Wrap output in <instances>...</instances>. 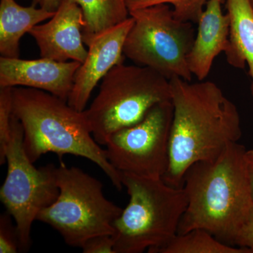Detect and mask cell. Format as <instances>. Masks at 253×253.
Listing matches in <instances>:
<instances>
[{
    "label": "cell",
    "mask_w": 253,
    "mask_h": 253,
    "mask_svg": "<svg viewBox=\"0 0 253 253\" xmlns=\"http://www.w3.org/2000/svg\"><path fill=\"white\" fill-rule=\"evenodd\" d=\"M156 253H252L249 249L224 244L204 229L176 234Z\"/></svg>",
    "instance_id": "cell-17"
},
{
    "label": "cell",
    "mask_w": 253,
    "mask_h": 253,
    "mask_svg": "<svg viewBox=\"0 0 253 253\" xmlns=\"http://www.w3.org/2000/svg\"><path fill=\"white\" fill-rule=\"evenodd\" d=\"M9 213L0 217V253H16L21 251L16 224H13Z\"/></svg>",
    "instance_id": "cell-20"
},
{
    "label": "cell",
    "mask_w": 253,
    "mask_h": 253,
    "mask_svg": "<svg viewBox=\"0 0 253 253\" xmlns=\"http://www.w3.org/2000/svg\"><path fill=\"white\" fill-rule=\"evenodd\" d=\"M172 101L154 105L139 122L110 136L106 157L120 173L163 178L169 166Z\"/></svg>",
    "instance_id": "cell-9"
},
{
    "label": "cell",
    "mask_w": 253,
    "mask_h": 253,
    "mask_svg": "<svg viewBox=\"0 0 253 253\" xmlns=\"http://www.w3.org/2000/svg\"><path fill=\"white\" fill-rule=\"evenodd\" d=\"M225 7L230 18L226 61L239 69H244L247 63L253 98V8L249 0H226Z\"/></svg>",
    "instance_id": "cell-15"
},
{
    "label": "cell",
    "mask_w": 253,
    "mask_h": 253,
    "mask_svg": "<svg viewBox=\"0 0 253 253\" xmlns=\"http://www.w3.org/2000/svg\"><path fill=\"white\" fill-rule=\"evenodd\" d=\"M170 82L154 70L119 63L101 80L84 116L99 145L123 128L141 121L154 105L170 101Z\"/></svg>",
    "instance_id": "cell-5"
},
{
    "label": "cell",
    "mask_w": 253,
    "mask_h": 253,
    "mask_svg": "<svg viewBox=\"0 0 253 253\" xmlns=\"http://www.w3.org/2000/svg\"><path fill=\"white\" fill-rule=\"evenodd\" d=\"M134 23L125 41V57L154 70L170 81H192L187 58L196 31L194 23L176 19L168 4L131 10Z\"/></svg>",
    "instance_id": "cell-7"
},
{
    "label": "cell",
    "mask_w": 253,
    "mask_h": 253,
    "mask_svg": "<svg viewBox=\"0 0 253 253\" xmlns=\"http://www.w3.org/2000/svg\"><path fill=\"white\" fill-rule=\"evenodd\" d=\"M56 181L57 199L37 220L51 226L72 247L81 248L94 236L113 235V223L123 209L106 199L101 181L63 163L56 167Z\"/></svg>",
    "instance_id": "cell-6"
},
{
    "label": "cell",
    "mask_w": 253,
    "mask_h": 253,
    "mask_svg": "<svg viewBox=\"0 0 253 253\" xmlns=\"http://www.w3.org/2000/svg\"><path fill=\"white\" fill-rule=\"evenodd\" d=\"M223 0H209L198 24L192 49L188 56L190 71L199 81L208 77L218 55L229 46L230 18L221 8Z\"/></svg>",
    "instance_id": "cell-13"
},
{
    "label": "cell",
    "mask_w": 253,
    "mask_h": 253,
    "mask_svg": "<svg viewBox=\"0 0 253 253\" xmlns=\"http://www.w3.org/2000/svg\"><path fill=\"white\" fill-rule=\"evenodd\" d=\"M7 173L0 189V200L14 219L21 251L31 246V231L38 214L49 207L59 194L56 167H35L23 146L22 125L13 113L11 137L6 153Z\"/></svg>",
    "instance_id": "cell-8"
},
{
    "label": "cell",
    "mask_w": 253,
    "mask_h": 253,
    "mask_svg": "<svg viewBox=\"0 0 253 253\" xmlns=\"http://www.w3.org/2000/svg\"><path fill=\"white\" fill-rule=\"evenodd\" d=\"M13 116L12 87H0V165L6 163Z\"/></svg>",
    "instance_id": "cell-19"
},
{
    "label": "cell",
    "mask_w": 253,
    "mask_h": 253,
    "mask_svg": "<svg viewBox=\"0 0 253 253\" xmlns=\"http://www.w3.org/2000/svg\"><path fill=\"white\" fill-rule=\"evenodd\" d=\"M84 253H115L112 235H99L88 239L81 247Z\"/></svg>",
    "instance_id": "cell-21"
},
{
    "label": "cell",
    "mask_w": 253,
    "mask_h": 253,
    "mask_svg": "<svg viewBox=\"0 0 253 253\" xmlns=\"http://www.w3.org/2000/svg\"><path fill=\"white\" fill-rule=\"evenodd\" d=\"M82 63L42 58L0 57V87L24 86L50 93L67 101Z\"/></svg>",
    "instance_id": "cell-12"
},
{
    "label": "cell",
    "mask_w": 253,
    "mask_h": 253,
    "mask_svg": "<svg viewBox=\"0 0 253 253\" xmlns=\"http://www.w3.org/2000/svg\"><path fill=\"white\" fill-rule=\"evenodd\" d=\"M54 14L33 4L21 6L16 0H0L1 56L19 58L22 37L37 25L50 19Z\"/></svg>",
    "instance_id": "cell-14"
},
{
    "label": "cell",
    "mask_w": 253,
    "mask_h": 253,
    "mask_svg": "<svg viewBox=\"0 0 253 253\" xmlns=\"http://www.w3.org/2000/svg\"><path fill=\"white\" fill-rule=\"evenodd\" d=\"M208 1L209 0H126V3L129 11L154 5L169 4L172 5L173 14L176 19L197 24Z\"/></svg>",
    "instance_id": "cell-18"
},
{
    "label": "cell",
    "mask_w": 253,
    "mask_h": 253,
    "mask_svg": "<svg viewBox=\"0 0 253 253\" xmlns=\"http://www.w3.org/2000/svg\"><path fill=\"white\" fill-rule=\"evenodd\" d=\"M173 119L169 166L163 180L183 186L186 170L199 161H213L242 136L237 107L211 81L171 79Z\"/></svg>",
    "instance_id": "cell-1"
},
{
    "label": "cell",
    "mask_w": 253,
    "mask_h": 253,
    "mask_svg": "<svg viewBox=\"0 0 253 253\" xmlns=\"http://www.w3.org/2000/svg\"><path fill=\"white\" fill-rule=\"evenodd\" d=\"M247 150L233 143L213 161H199L186 170L187 197L177 234L204 229L224 244L236 239L253 207L246 168Z\"/></svg>",
    "instance_id": "cell-2"
},
{
    "label": "cell",
    "mask_w": 253,
    "mask_h": 253,
    "mask_svg": "<svg viewBox=\"0 0 253 253\" xmlns=\"http://www.w3.org/2000/svg\"><path fill=\"white\" fill-rule=\"evenodd\" d=\"M84 16L83 42L86 46L93 38L129 18L126 0H76Z\"/></svg>",
    "instance_id": "cell-16"
},
{
    "label": "cell",
    "mask_w": 253,
    "mask_h": 253,
    "mask_svg": "<svg viewBox=\"0 0 253 253\" xmlns=\"http://www.w3.org/2000/svg\"><path fill=\"white\" fill-rule=\"evenodd\" d=\"M121 174L129 202L113 223L115 253H156L177 234L185 191L162 178Z\"/></svg>",
    "instance_id": "cell-4"
},
{
    "label": "cell",
    "mask_w": 253,
    "mask_h": 253,
    "mask_svg": "<svg viewBox=\"0 0 253 253\" xmlns=\"http://www.w3.org/2000/svg\"><path fill=\"white\" fill-rule=\"evenodd\" d=\"M236 246L249 249L253 253V207L236 239Z\"/></svg>",
    "instance_id": "cell-22"
},
{
    "label": "cell",
    "mask_w": 253,
    "mask_h": 253,
    "mask_svg": "<svg viewBox=\"0 0 253 253\" xmlns=\"http://www.w3.org/2000/svg\"><path fill=\"white\" fill-rule=\"evenodd\" d=\"M84 24L76 0H62L49 21L37 25L28 34L36 41L42 58L83 63L87 55L83 38Z\"/></svg>",
    "instance_id": "cell-11"
},
{
    "label": "cell",
    "mask_w": 253,
    "mask_h": 253,
    "mask_svg": "<svg viewBox=\"0 0 253 253\" xmlns=\"http://www.w3.org/2000/svg\"><path fill=\"white\" fill-rule=\"evenodd\" d=\"M246 163L250 188H251V196H252L253 201V149L246 151Z\"/></svg>",
    "instance_id": "cell-24"
},
{
    "label": "cell",
    "mask_w": 253,
    "mask_h": 253,
    "mask_svg": "<svg viewBox=\"0 0 253 253\" xmlns=\"http://www.w3.org/2000/svg\"><path fill=\"white\" fill-rule=\"evenodd\" d=\"M62 0H33L32 4L51 12H56Z\"/></svg>",
    "instance_id": "cell-23"
},
{
    "label": "cell",
    "mask_w": 253,
    "mask_h": 253,
    "mask_svg": "<svg viewBox=\"0 0 253 253\" xmlns=\"http://www.w3.org/2000/svg\"><path fill=\"white\" fill-rule=\"evenodd\" d=\"M13 113L22 125L23 146L33 163L47 153L73 155L95 163L113 185L123 189L121 173L113 167L91 134L83 111L46 91L12 87Z\"/></svg>",
    "instance_id": "cell-3"
},
{
    "label": "cell",
    "mask_w": 253,
    "mask_h": 253,
    "mask_svg": "<svg viewBox=\"0 0 253 253\" xmlns=\"http://www.w3.org/2000/svg\"><path fill=\"white\" fill-rule=\"evenodd\" d=\"M134 19H127L94 37L88 44L87 55L78 70L72 91L68 99L70 106L79 111L86 109L91 93L99 82L116 65L124 63L123 46Z\"/></svg>",
    "instance_id": "cell-10"
},
{
    "label": "cell",
    "mask_w": 253,
    "mask_h": 253,
    "mask_svg": "<svg viewBox=\"0 0 253 253\" xmlns=\"http://www.w3.org/2000/svg\"><path fill=\"white\" fill-rule=\"evenodd\" d=\"M250 3H251V6L253 8V0H249Z\"/></svg>",
    "instance_id": "cell-25"
}]
</instances>
